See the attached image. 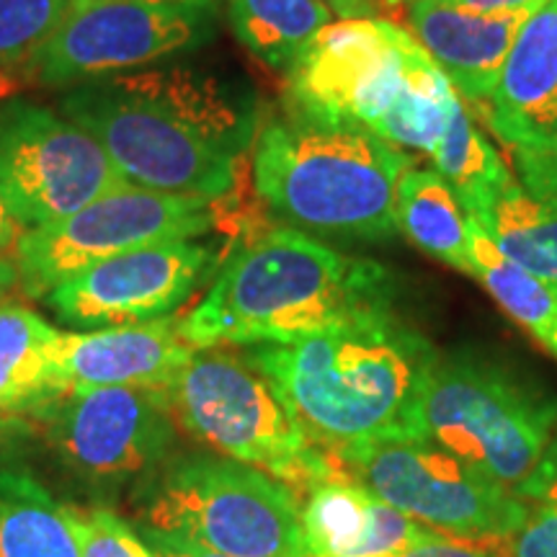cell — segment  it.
<instances>
[{
  "label": "cell",
  "mask_w": 557,
  "mask_h": 557,
  "mask_svg": "<svg viewBox=\"0 0 557 557\" xmlns=\"http://www.w3.org/2000/svg\"><path fill=\"white\" fill-rule=\"evenodd\" d=\"M423 423L431 442L517 491L557 436V395L485 354H442Z\"/></svg>",
  "instance_id": "8992f818"
},
{
  "label": "cell",
  "mask_w": 557,
  "mask_h": 557,
  "mask_svg": "<svg viewBox=\"0 0 557 557\" xmlns=\"http://www.w3.org/2000/svg\"><path fill=\"white\" fill-rule=\"evenodd\" d=\"M18 88H21L18 75L11 73V70L0 67V101L11 99V96H16Z\"/></svg>",
  "instance_id": "e575fe53"
},
{
  "label": "cell",
  "mask_w": 557,
  "mask_h": 557,
  "mask_svg": "<svg viewBox=\"0 0 557 557\" xmlns=\"http://www.w3.org/2000/svg\"><path fill=\"white\" fill-rule=\"evenodd\" d=\"M508 156L511 178L462 207L508 261L557 289V152Z\"/></svg>",
  "instance_id": "e0dca14e"
},
{
  "label": "cell",
  "mask_w": 557,
  "mask_h": 557,
  "mask_svg": "<svg viewBox=\"0 0 557 557\" xmlns=\"http://www.w3.org/2000/svg\"><path fill=\"white\" fill-rule=\"evenodd\" d=\"M24 233L21 225L16 220H13V214L9 212V207L3 205V199H0V253H9L16 246L18 235Z\"/></svg>",
  "instance_id": "d6a6232c"
},
{
  "label": "cell",
  "mask_w": 557,
  "mask_h": 557,
  "mask_svg": "<svg viewBox=\"0 0 557 557\" xmlns=\"http://www.w3.org/2000/svg\"><path fill=\"white\" fill-rule=\"evenodd\" d=\"M0 284H5V287L16 284V269H13V261L9 256L3 253H0Z\"/></svg>",
  "instance_id": "d590c367"
},
{
  "label": "cell",
  "mask_w": 557,
  "mask_h": 557,
  "mask_svg": "<svg viewBox=\"0 0 557 557\" xmlns=\"http://www.w3.org/2000/svg\"><path fill=\"white\" fill-rule=\"evenodd\" d=\"M398 230L431 259L472 276L470 220L462 199L434 169L403 171L398 181Z\"/></svg>",
  "instance_id": "ffe728a7"
},
{
  "label": "cell",
  "mask_w": 557,
  "mask_h": 557,
  "mask_svg": "<svg viewBox=\"0 0 557 557\" xmlns=\"http://www.w3.org/2000/svg\"><path fill=\"white\" fill-rule=\"evenodd\" d=\"M60 331L21 302H0V410L34 413L54 398L52 359Z\"/></svg>",
  "instance_id": "44dd1931"
},
{
  "label": "cell",
  "mask_w": 557,
  "mask_h": 557,
  "mask_svg": "<svg viewBox=\"0 0 557 557\" xmlns=\"http://www.w3.org/2000/svg\"><path fill=\"white\" fill-rule=\"evenodd\" d=\"M449 5H459V9L483 11V13H506V11H527L534 13L547 0H444Z\"/></svg>",
  "instance_id": "4dcf8cb0"
},
{
  "label": "cell",
  "mask_w": 557,
  "mask_h": 557,
  "mask_svg": "<svg viewBox=\"0 0 557 557\" xmlns=\"http://www.w3.org/2000/svg\"><path fill=\"white\" fill-rule=\"evenodd\" d=\"M302 529L312 557H400L436 532L348 475L310 487Z\"/></svg>",
  "instance_id": "d6986e66"
},
{
  "label": "cell",
  "mask_w": 557,
  "mask_h": 557,
  "mask_svg": "<svg viewBox=\"0 0 557 557\" xmlns=\"http://www.w3.org/2000/svg\"><path fill=\"white\" fill-rule=\"evenodd\" d=\"M429 158L438 176L455 186L462 205L485 199L511 178V165L504 163L498 150L475 127L468 103L462 99L451 109L447 129Z\"/></svg>",
  "instance_id": "d4e9b609"
},
{
  "label": "cell",
  "mask_w": 557,
  "mask_h": 557,
  "mask_svg": "<svg viewBox=\"0 0 557 557\" xmlns=\"http://www.w3.org/2000/svg\"><path fill=\"white\" fill-rule=\"evenodd\" d=\"M60 111L143 189L225 199L238 184L250 114L227 88L191 67L116 73L70 86Z\"/></svg>",
  "instance_id": "7a4b0ae2"
},
{
  "label": "cell",
  "mask_w": 557,
  "mask_h": 557,
  "mask_svg": "<svg viewBox=\"0 0 557 557\" xmlns=\"http://www.w3.org/2000/svg\"><path fill=\"white\" fill-rule=\"evenodd\" d=\"M67 521L81 557H156L137 529L107 506H67Z\"/></svg>",
  "instance_id": "83f0119b"
},
{
  "label": "cell",
  "mask_w": 557,
  "mask_h": 557,
  "mask_svg": "<svg viewBox=\"0 0 557 557\" xmlns=\"http://www.w3.org/2000/svg\"><path fill=\"white\" fill-rule=\"evenodd\" d=\"M5 289H9V287H5V284H0V302H3V295H5Z\"/></svg>",
  "instance_id": "74e56055"
},
{
  "label": "cell",
  "mask_w": 557,
  "mask_h": 557,
  "mask_svg": "<svg viewBox=\"0 0 557 557\" xmlns=\"http://www.w3.org/2000/svg\"><path fill=\"white\" fill-rule=\"evenodd\" d=\"M214 250L197 240L135 248L65 278L45 297L60 323L78 331L171 318L212 274Z\"/></svg>",
  "instance_id": "5bb4252c"
},
{
  "label": "cell",
  "mask_w": 557,
  "mask_h": 557,
  "mask_svg": "<svg viewBox=\"0 0 557 557\" xmlns=\"http://www.w3.org/2000/svg\"><path fill=\"white\" fill-rule=\"evenodd\" d=\"M218 225L214 201L120 186L50 225L24 230L11 250L16 284L45 299L65 278L135 248L197 240Z\"/></svg>",
  "instance_id": "ba28073f"
},
{
  "label": "cell",
  "mask_w": 557,
  "mask_h": 557,
  "mask_svg": "<svg viewBox=\"0 0 557 557\" xmlns=\"http://www.w3.org/2000/svg\"><path fill=\"white\" fill-rule=\"evenodd\" d=\"M385 312H393L385 267L278 227L227 256L178 333L194 348L292 344Z\"/></svg>",
  "instance_id": "3957f363"
},
{
  "label": "cell",
  "mask_w": 557,
  "mask_h": 557,
  "mask_svg": "<svg viewBox=\"0 0 557 557\" xmlns=\"http://www.w3.org/2000/svg\"><path fill=\"white\" fill-rule=\"evenodd\" d=\"M212 29V0H70L24 70L39 86L70 88L197 50Z\"/></svg>",
  "instance_id": "8fae6325"
},
{
  "label": "cell",
  "mask_w": 557,
  "mask_h": 557,
  "mask_svg": "<svg viewBox=\"0 0 557 557\" xmlns=\"http://www.w3.org/2000/svg\"><path fill=\"white\" fill-rule=\"evenodd\" d=\"M137 532L156 557H227V555L214 553V549L201 547L197 542L173 537V534H160V532H152V529H137Z\"/></svg>",
  "instance_id": "f546056e"
},
{
  "label": "cell",
  "mask_w": 557,
  "mask_h": 557,
  "mask_svg": "<svg viewBox=\"0 0 557 557\" xmlns=\"http://www.w3.org/2000/svg\"><path fill=\"white\" fill-rule=\"evenodd\" d=\"M400 557H500L483 545L468 540H449L442 532H434L429 540H423L421 545L410 547L408 553Z\"/></svg>",
  "instance_id": "f1b7e54d"
},
{
  "label": "cell",
  "mask_w": 557,
  "mask_h": 557,
  "mask_svg": "<svg viewBox=\"0 0 557 557\" xmlns=\"http://www.w3.org/2000/svg\"><path fill=\"white\" fill-rule=\"evenodd\" d=\"M336 462L374 496L455 540L506 545L527 519V500L513 487L431 438L346 451Z\"/></svg>",
  "instance_id": "30bf717a"
},
{
  "label": "cell",
  "mask_w": 557,
  "mask_h": 557,
  "mask_svg": "<svg viewBox=\"0 0 557 557\" xmlns=\"http://www.w3.org/2000/svg\"><path fill=\"white\" fill-rule=\"evenodd\" d=\"M429 62L431 54L406 26L385 18L331 21L289 67V116L377 135Z\"/></svg>",
  "instance_id": "9c48e42d"
},
{
  "label": "cell",
  "mask_w": 557,
  "mask_h": 557,
  "mask_svg": "<svg viewBox=\"0 0 557 557\" xmlns=\"http://www.w3.org/2000/svg\"><path fill=\"white\" fill-rule=\"evenodd\" d=\"M341 18H380L382 0H320Z\"/></svg>",
  "instance_id": "1f68e13d"
},
{
  "label": "cell",
  "mask_w": 557,
  "mask_h": 557,
  "mask_svg": "<svg viewBox=\"0 0 557 557\" xmlns=\"http://www.w3.org/2000/svg\"><path fill=\"white\" fill-rule=\"evenodd\" d=\"M26 431H29V423H26L24 418L16 416V413H5V410H0V438L26 434Z\"/></svg>",
  "instance_id": "836d02e7"
},
{
  "label": "cell",
  "mask_w": 557,
  "mask_h": 557,
  "mask_svg": "<svg viewBox=\"0 0 557 557\" xmlns=\"http://www.w3.org/2000/svg\"><path fill=\"white\" fill-rule=\"evenodd\" d=\"M246 357L333 459L429 438L423 406L442 354L395 310L292 344L248 346Z\"/></svg>",
  "instance_id": "6da1fadb"
},
{
  "label": "cell",
  "mask_w": 557,
  "mask_h": 557,
  "mask_svg": "<svg viewBox=\"0 0 557 557\" xmlns=\"http://www.w3.org/2000/svg\"><path fill=\"white\" fill-rule=\"evenodd\" d=\"M0 557H81L67 506L9 465H0Z\"/></svg>",
  "instance_id": "7402d4cb"
},
{
  "label": "cell",
  "mask_w": 557,
  "mask_h": 557,
  "mask_svg": "<svg viewBox=\"0 0 557 557\" xmlns=\"http://www.w3.org/2000/svg\"><path fill=\"white\" fill-rule=\"evenodd\" d=\"M67 472L94 487L156 475L176 442V421L158 389L90 387L34 410Z\"/></svg>",
  "instance_id": "4fadbf2b"
},
{
  "label": "cell",
  "mask_w": 557,
  "mask_h": 557,
  "mask_svg": "<svg viewBox=\"0 0 557 557\" xmlns=\"http://www.w3.org/2000/svg\"><path fill=\"white\" fill-rule=\"evenodd\" d=\"M139 529L227 557H312L302 500L287 483L227 457H186L148 487Z\"/></svg>",
  "instance_id": "52a82bcc"
},
{
  "label": "cell",
  "mask_w": 557,
  "mask_h": 557,
  "mask_svg": "<svg viewBox=\"0 0 557 557\" xmlns=\"http://www.w3.org/2000/svg\"><path fill=\"white\" fill-rule=\"evenodd\" d=\"M470 243L472 278H478L500 310L557 359V289L508 261L472 220Z\"/></svg>",
  "instance_id": "cb8c5ba5"
},
{
  "label": "cell",
  "mask_w": 557,
  "mask_h": 557,
  "mask_svg": "<svg viewBox=\"0 0 557 557\" xmlns=\"http://www.w3.org/2000/svg\"><path fill=\"white\" fill-rule=\"evenodd\" d=\"M191 354L194 346L186 344L173 318L99 331H60L52 359L54 395L90 387H145L160 393Z\"/></svg>",
  "instance_id": "9a60e30c"
},
{
  "label": "cell",
  "mask_w": 557,
  "mask_h": 557,
  "mask_svg": "<svg viewBox=\"0 0 557 557\" xmlns=\"http://www.w3.org/2000/svg\"><path fill=\"white\" fill-rule=\"evenodd\" d=\"M408 29L442 67L459 99L480 111L491 101L527 11L483 13L444 0H410Z\"/></svg>",
  "instance_id": "ac0fdd59"
},
{
  "label": "cell",
  "mask_w": 557,
  "mask_h": 557,
  "mask_svg": "<svg viewBox=\"0 0 557 557\" xmlns=\"http://www.w3.org/2000/svg\"><path fill=\"white\" fill-rule=\"evenodd\" d=\"M70 0H0V67L32 62L65 16Z\"/></svg>",
  "instance_id": "4316f807"
},
{
  "label": "cell",
  "mask_w": 557,
  "mask_h": 557,
  "mask_svg": "<svg viewBox=\"0 0 557 557\" xmlns=\"http://www.w3.org/2000/svg\"><path fill=\"white\" fill-rule=\"evenodd\" d=\"M403 3H410V0H382V5H403Z\"/></svg>",
  "instance_id": "8d00e7d4"
},
{
  "label": "cell",
  "mask_w": 557,
  "mask_h": 557,
  "mask_svg": "<svg viewBox=\"0 0 557 557\" xmlns=\"http://www.w3.org/2000/svg\"><path fill=\"white\" fill-rule=\"evenodd\" d=\"M410 158L357 127L287 116L256 139L253 189L276 220L315 238L387 240L398 230V181Z\"/></svg>",
  "instance_id": "277c9868"
},
{
  "label": "cell",
  "mask_w": 557,
  "mask_h": 557,
  "mask_svg": "<svg viewBox=\"0 0 557 557\" xmlns=\"http://www.w3.org/2000/svg\"><path fill=\"white\" fill-rule=\"evenodd\" d=\"M336 13L320 0H227L235 37L263 65L289 73L305 47Z\"/></svg>",
  "instance_id": "603a6c76"
},
{
  "label": "cell",
  "mask_w": 557,
  "mask_h": 557,
  "mask_svg": "<svg viewBox=\"0 0 557 557\" xmlns=\"http://www.w3.org/2000/svg\"><path fill=\"white\" fill-rule=\"evenodd\" d=\"M160 395L173 421L191 438L222 457L269 472L297 496L325 480L346 478L336 459L305 434L271 380L248 357L194 348Z\"/></svg>",
  "instance_id": "5b68a950"
},
{
  "label": "cell",
  "mask_w": 557,
  "mask_h": 557,
  "mask_svg": "<svg viewBox=\"0 0 557 557\" xmlns=\"http://www.w3.org/2000/svg\"><path fill=\"white\" fill-rule=\"evenodd\" d=\"M478 114L506 150L557 152V0L524 21Z\"/></svg>",
  "instance_id": "2e32d148"
},
{
  "label": "cell",
  "mask_w": 557,
  "mask_h": 557,
  "mask_svg": "<svg viewBox=\"0 0 557 557\" xmlns=\"http://www.w3.org/2000/svg\"><path fill=\"white\" fill-rule=\"evenodd\" d=\"M120 184L101 145L62 111L24 96L0 101V199L21 227L67 218Z\"/></svg>",
  "instance_id": "7c38bea8"
},
{
  "label": "cell",
  "mask_w": 557,
  "mask_h": 557,
  "mask_svg": "<svg viewBox=\"0 0 557 557\" xmlns=\"http://www.w3.org/2000/svg\"><path fill=\"white\" fill-rule=\"evenodd\" d=\"M517 493L527 500V519L500 555L557 557V436Z\"/></svg>",
  "instance_id": "484cf974"
}]
</instances>
